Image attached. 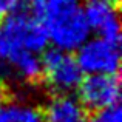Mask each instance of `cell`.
I'll use <instances>...</instances> for the list:
<instances>
[{
    "mask_svg": "<svg viewBox=\"0 0 122 122\" xmlns=\"http://www.w3.org/2000/svg\"><path fill=\"white\" fill-rule=\"evenodd\" d=\"M43 23L48 34V42L54 50L73 53L90 39V28L86 25L81 5L66 8L46 9L36 15Z\"/></svg>",
    "mask_w": 122,
    "mask_h": 122,
    "instance_id": "obj_1",
    "label": "cell"
},
{
    "mask_svg": "<svg viewBox=\"0 0 122 122\" xmlns=\"http://www.w3.org/2000/svg\"><path fill=\"white\" fill-rule=\"evenodd\" d=\"M9 50H23L39 54L48 46V34L40 19H37L30 9L20 8L5 19L2 26Z\"/></svg>",
    "mask_w": 122,
    "mask_h": 122,
    "instance_id": "obj_2",
    "label": "cell"
},
{
    "mask_svg": "<svg viewBox=\"0 0 122 122\" xmlns=\"http://www.w3.org/2000/svg\"><path fill=\"white\" fill-rule=\"evenodd\" d=\"M42 59V77L56 94H70L79 88L83 73L71 53L45 50Z\"/></svg>",
    "mask_w": 122,
    "mask_h": 122,
    "instance_id": "obj_3",
    "label": "cell"
},
{
    "mask_svg": "<svg viewBox=\"0 0 122 122\" xmlns=\"http://www.w3.org/2000/svg\"><path fill=\"white\" fill-rule=\"evenodd\" d=\"M79 68L83 74H117L121 66L119 43L102 37H90L76 54Z\"/></svg>",
    "mask_w": 122,
    "mask_h": 122,
    "instance_id": "obj_4",
    "label": "cell"
},
{
    "mask_svg": "<svg viewBox=\"0 0 122 122\" xmlns=\"http://www.w3.org/2000/svg\"><path fill=\"white\" fill-rule=\"evenodd\" d=\"M79 91V102L85 110L102 111L119 105L121 81L117 74H91L83 76Z\"/></svg>",
    "mask_w": 122,
    "mask_h": 122,
    "instance_id": "obj_5",
    "label": "cell"
},
{
    "mask_svg": "<svg viewBox=\"0 0 122 122\" xmlns=\"http://www.w3.org/2000/svg\"><path fill=\"white\" fill-rule=\"evenodd\" d=\"M81 11L90 31H94L97 37L119 43L121 20L116 3L110 0H83Z\"/></svg>",
    "mask_w": 122,
    "mask_h": 122,
    "instance_id": "obj_6",
    "label": "cell"
},
{
    "mask_svg": "<svg viewBox=\"0 0 122 122\" xmlns=\"http://www.w3.org/2000/svg\"><path fill=\"white\" fill-rule=\"evenodd\" d=\"M46 122H88V114L77 97L71 94H56L42 111Z\"/></svg>",
    "mask_w": 122,
    "mask_h": 122,
    "instance_id": "obj_7",
    "label": "cell"
},
{
    "mask_svg": "<svg viewBox=\"0 0 122 122\" xmlns=\"http://www.w3.org/2000/svg\"><path fill=\"white\" fill-rule=\"evenodd\" d=\"M5 63L25 82H37L42 77V59L39 54L23 50H9Z\"/></svg>",
    "mask_w": 122,
    "mask_h": 122,
    "instance_id": "obj_8",
    "label": "cell"
},
{
    "mask_svg": "<svg viewBox=\"0 0 122 122\" xmlns=\"http://www.w3.org/2000/svg\"><path fill=\"white\" fill-rule=\"evenodd\" d=\"M11 122H43V114L30 104H8Z\"/></svg>",
    "mask_w": 122,
    "mask_h": 122,
    "instance_id": "obj_9",
    "label": "cell"
},
{
    "mask_svg": "<svg viewBox=\"0 0 122 122\" xmlns=\"http://www.w3.org/2000/svg\"><path fill=\"white\" fill-rule=\"evenodd\" d=\"M81 5V0H31L30 11L34 15H39L40 12L46 9H57V8H66V6H77Z\"/></svg>",
    "mask_w": 122,
    "mask_h": 122,
    "instance_id": "obj_10",
    "label": "cell"
},
{
    "mask_svg": "<svg viewBox=\"0 0 122 122\" xmlns=\"http://www.w3.org/2000/svg\"><path fill=\"white\" fill-rule=\"evenodd\" d=\"M88 122H122V111L121 107L107 108V110L102 111H96L91 117H88Z\"/></svg>",
    "mask_w": 122,
    "mask_h": 122,
    "instance_id": "obj_11",
    "label": "cell"
},
{
    "mask_svg": "<svg viewBox=\"0 0 122 122\" xmlns=\"http://www.w3.org/2000/svg\"><path fill=\"white\" fill-rule=\"evenodd\" d=\"M22 8V0H0V19H6Z\"/></svg>",
    "mask_w": 122,
    "mask_h": 122,
    "instance_id": "obj_12",
    "label": "cell"
},
{
    "mask_svg": "<svg viewBox=\"0 0 122 122\" xmlns=\"http://www.w3.org/2000/svg\"><path fill=\"white\" fill-rule=\"evenodd\" d=\"M8 53H9V45H8V42L5 39V34H3L2 26H0V60H2V62H5Z\"/></svg>",
    "mask_w": 122,
    "mask_h": 122,
    "instance_id": "obj_13",
    "label": "cell"
},
{
    "mask_svg": "<svg viewBox=\"0 0 122 122\" xmlns=\"http://www.w3.org/2000/svg\"><path fill=\"white\" fill-rule=\"evenodd\" d=\"M3 101H5V93H3L2 86H0V107L3 105Z\"/></svg>",
    "mask_w": 122,
    "mask_h": 122,
    "instance_id": "obj_14",
    "label": "cell"
},
{
    "mask_svg": "<svg viewBox=\"0 0 122 122\" xmlns=\"http://www.w3.org/2000/svg\"><path fill=\"white\" fill-rule=\"evenodd\" d=\"M110 2H113V3H116V2H117V0H110Z\"/></svg>",
    "mask_w": 122,
    "mask_h": 122,
    "instance_id": "obj_15",
    "label": "cell"
}]
</instances>
